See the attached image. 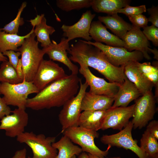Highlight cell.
I'll return each instance as SVG.
<instances>
[{
    "mask_svg": "<svg viewBox=\"0 0 158 158\" xmlns=\"http://www.w3.org/2000/svg\"><path fill=\"white\" fill-rule=\"evenodd\" d=\"M68 52L69 58L80 66L91 67L103 75L109 82L122 84L126 78L124 66L116 67L111 64L104 54L98 48L79 40L71 45Z\"/></svg>",
    "mask_w": 158,
    "mask_h": 158,
    "instance_id": "obj_1",
    "label": "cell"
},
{
    "mask_svg": "<svg viewBox=\"0 0 158 158\" xmlns=\"http://www.w3.org/2000/svg\"><path fill=\"white\" fill-rule=\"evenodd\" d=\"M81 79L77 74H71L51 83L28 99L26 107L39 110L62 106L78 93Z\"/></svg>",
    "mask_w": 158,
    "mask_h": 158,
    "instance_id": "obj_2",
    "label": "cell"
},
{
    "mask_svg": "<svg viewBox=\"0 0 158 158\" xmlns=\"http://www.w3.org/2000/svg\"><path fill=\"white\" fill-rule=\"evenodd\" d=\"M33 32L25 39L18 50L21 54L23 80L27 82H32L45 54L43 48L39 47Z\"/></svg>",
    "mask_w": 158,
    "mask_h": 158,
    "instance_id": "obj_3",
    "label": "cell"
},
{
    "mask_svg": "<svg viewBox=\"0 0 158 158\" xmlns=\"http://www.w3.org/2000/svg\"><path fill=\"white\" fill-rule=\"evenodd\" d=\"M56 139L55 137H46L32 132H25L16 137L18 142L25 144L32 150V157L28 158H56L57 150L52 146Z\"/></svg>",
    "mask_w": 158,
    "mask_h": 158,
    "instance_id": "obj_4",
    "label": "cell"
},
{
    "mask_svg": "<svg viewBox=\"0 0 158 158\" xmlns=\"http://www.w3.org/2000/svg\"><path fill=\"white\" fill-rule=\"evenodd\" d=\"M32 82L23 81L17 84L1 83L0 84V94L6 104L18 108L25 109L28 96L30 94L39 92Z\"/></svg>",
    "mask_w": 158,
    "mask_h": 158,
    "instance_id": "obj_5",
    "label": "cell"
},
{
    "mask_svg": "<svg viewBox=\"0 0 158 158\" xmlns=\"http://www.w3.org/2000/svg\"><path fill=\"white\" fill-rule=\"evenodd\" d=\"M63 133L68 137L72 142L79 145L83 152H87L98 157L104 158L106 157L111 147L108 145L105 151L101 150L96 146L94 142L95 139L99 136L98 133L79 126L69 128Z\"/></svg>",
    "mask_w": 158,
    "mask_h": 158,
    "instance_id": "obj_6",
    "label": "cell"
},
{
    "mask_svg": "<svg viewBox=\"0 0 158 158\" xmlns=\"http://www.w3.org/2000/svg\"><path fill=\"white\" fill-rule=\"evenodd\" d=\"M88 86L86 82L83 83L81 80L78 92L63 106L58 116L62 126L61 133L69 128L78 126V120L82 111L81 102Z\"/></svg>",
    "mask_w": 158,
    "mask_h": 158,
    "instance_id": "obj_7",
    "label": "cell"
},
{
    "mask_svg": "<svg viewBox=\"0 0 158 158\" xmlns=\"http://www.w3.org/2000/svg\"><path fill=\"white\" fill-rule=\"evenodd\" d=\"M156 102L152 91L147 92L136 99L131 121L134 129H141L153 119L156 112Z\"/></svg>",
    "mask_w": 158,
    "mask_h": 158,
    "instance_id": "obj_8",
    "label": "cell"
},
{
    "mask_svg": "<svg viewBox=\"0 0 158 158\" xmlns=\"http://www.w3.org/2000/svg\"><path fill=\"white\" fill-rule=\"evenodd\" d=\"M133 125L131 121L123 129L116 134L103 135L100 138L103 144L108 146L122 147L129 150L136 154L139 158H148L145 152L137 144L136 140L133 139L132 130Z\"/></svg>",
    "mask_w": 158,
    "mask_h": 158,
    "instance_id": "obj_9",
    "label": "cell"
},
{
    "mask_svg": "<svg viewBox=\"0 0 158 158\" xmlns=\"http://www.w3.org/2000/svg\"><path fill=\"white\" fill-rule=\"evenodd\" d=\"M83 41L99 49L105 55L109 62L116 67L124 65L131 61L139 62L144 58L142 54L139 51H129L124 47L111 46L101 43Z\"/></svg>",
    "mask_w": 158,
    "mask_h": 158,
    "instance_id": "obj_10",
    "label": "cell"
},
{
    "mask_svg": "<svg viewBox=\"0 0 158 158\" xmlns=\"http://www.w3.org/2000/svg\"><path fill=\"white\" fill-rule=\"evenodd\" d=\"M67 75L63 68L51 60L43 59L32 81L39 91L49 84Z\"/></svg>",
    "mask_w": 158,
    "mask_h": 158,
    "instance_id": "obj_11",
    "label": "cell"
},
{
    "mask_svg": "<svg viewBox=\"0 0 158 158\" xmlns=\"http://www.w3.org/2000/svg\"><path fill=\"white\" fill-rule=\"evenodd\" d=\"M78 71L85 80L90 87V92L114 98L121 85L116 83L108 82L104 79L94 75L89 67L80 66Z\"/></svg>",
    "mask_w": 158,
    "mask_h": 158,
    "instance_id": "obj_12",
    "label": "cell"
},
{
    "mask_svg": "<svg viewBox=\"0 0 158 158\" xmlns=\"http://www.w3.org/2000/svg\"><path fill=\"white\" fill-rule=\"evenodd\" d=\"M12 114L4 116L0 121V130H4L5 135L11 138L17 137L25 132L28 121V116L25 109L16 108Z\"/></svg>",
    "mask_w": 158,
    "mask_h": 158,
    "instance_id": "obj_13",
    "label": "cell"
},
{
    "mask_svg": "<svg viewBox=\"0 0 158 158\" xmlns=\"http://www.w3.org/2000/svg\"><path fill=\"white\" fill-rule=\"evenodd\" d=\"M135 104L126 107H111L106 111L101 129L109 128L120 131L128 124L129 119L133 116Z\"/></svg>",
    "mask_w": 158,
    "mask_h": 158,
    "instance_id": "obj_14",
    "label": "cell"
},
{
    "mask_svg": "<svg viewBox=\"0 0 158 158\" xmlns=\"http://www.w3.org/2000/svg\"><path fill=\"white\" fill-rule=\"evenodd\" d=\"M90 10L83 13L80 18L76 23L71 25H63L61 27L63 36L67 37L69 42L76 38H81L86 41H90L92 38L89 34L91 24L95 17Z\"/></svg>",
    "mask_w": 158,
    "mask_h": 158,
    "instance_id": "obj_15",
    "label": "cell"
},
{
    "mask_svg": "<svg viewBox=\"0 0 158 158\" xmlns=\"http://www.w3.org/2000/svg\"><path fill=\"white\" fill-rule=\"evenodd\" d=\"M69 42L67 38L63 37L59 43L52 40L49 46L43 48L50 60L61 63L68 67L72 74H77L79 70L78 67L72 62L68 56L67 51L70 47Z\"/></svg>",
    "mask_w": 158,
    "mask_h": 158,
    "instance_id": "obj_16",
    "label": "cell"
},
{
    "mask_svg": "<svg viewBox=\"0 0 158 158\" xmlns=\"http://www.w3.org/2000/svg\"><path fill=\"white\" fill-rule=\"evenodd\" d=\"M122 40L125 42L126 45V48L128 51H132L135 50L140 51L146 59H151L148 54L150 42L140 28L132 25V28Z\"/></svg>",
    "mask_w": 158,
    "mask_h": 158,
    "instance_id": "obj_17",
    "label": "cell"
},
{
    "mask_svg": "<svg viewBox=\"0 0 158 158\" xmlns=\"http://www.w3.org/2000/svg\"><path fill=\"white\" fill-rule=\"evenodd\" d=\"M89 34L95 42H103L109 46L126 47V44L123 40L109 32L105 26L99 20L92 22Z\"/></svg>",
    "mask_w": 158,
    "mask_h": 158,
    "instance_id": "obj_18",
    "label": "cell"
},
{
    "mask_svg": "<svg viewBox=\"0 0 158 158\" xmlns=\"http://www.w3.org/2000/svg\"><path fill=\"white\" fill-rule=\"evenodd\" d=\"M137 62L131 61L126 64L124 73L126 78L135 85L142 95L152 91L154 85L139 70Z\"/></svg>",
    "mask_w": 158,
    "mask_h": 158,
    "instance_id": "obj_19",
    "label": "cell"
},
{
    "mask_svg": "<svg viewBox=\"0 0 158 158\" xmlns=\"http://www.w3.org/2000/svg\"><path fill=\"white\" fill-rule=\"evenodd\" d=\"M142 94L135 85L126 78L121 85L114 97L111 107H126L132 101L136 100Z\"/></svg>",
    "mask_w": 158,
    "mask_h": 158,
    "instance_id": "obj_20",
    "label": "cell"
},
{
    "mask_svg": "<svg viewBox=\"0 0 158 158\" xmlns=\"http://www.w3.org/2000/svg\"><path fill=\"white\" fill-rule=\"evenodd\" d=\"M32 28L37 38V41L41 44L43 48L49 46L51 43L49 35L55 31L54 28L47 24V20L44 14L37 15L34 19L29 21Z\"/></svg>",
    "mask_w": 158,
    "mask_h": 158,
    "instance_id": "obj_21",
    "label": "cell"
},
{
    "mask_svg": "<svg viewBox=\"0 0 158 158\" xmlns=\"http://www.w3.org/2000/svg\"><path fill=\"white\" fill-rule=\"evenodd\" d=\"M114 101V98L86 92L82 100L81 110L106 111L111 107Z\"/></svg>",
    "mask_w": 158,
    "mask_h": 158,
    "instance_id": "obj_22",
    "label": "cell"
},
{
    "mask_svg": "<svg viewBox=\"0 0 158 158\" xmlns=\"http://www.w3.org/2000/svg\"><path fill=\"white\" fill-rule=\"evenodd\" d=\"M98 20L104 23L114 35L122 39L132 28V25L126 22L117 13L106 16H99Z\"/></svg>",
    "mask_w": 158,
    "mask_h": 158,
    "instance_id": "obj_23",
    "label": "cell"
},
{
    "mask_svg": "<svg viewBox=\"0 0 158 158\" xmlns=\"http://www.w3.org/2000/svg\"><path fill=\"white\" fill-rule=\"evenodd\" d=\"M106 112L103 110L84 111L79 117L78 126L97 131L101 129Z\"/></svg>",
    "mask_w": 158,
    "mask_h": 158,
    "instance_id": "obj_24",
    "label": "cell"
},
{
    "mask_svg": "<svg viewBox=\"0 0 158 158\" xmlns=\"http://www.w3.org/2000/svg\"><path fill=\"white\" fill-rule=\"evenodd\" d=\"M129 0H92L91 7L98 13H104L111 15L117 13V11L129 5Z\"/></svg>",
    "mask_w": 158,
    "mask_h": 158,
    "instance_id": "obj_25",
    "label": "cell"
},
{
    "mask_svg": "<svg viewBox=\"0 0 158 158\" xmlns=\"http://www.w3.org/2000/svg\"><path fill=\"white\" fill-rule=\"evenodd\" d=\"M34 28L26 35L21 36L17 34H10L2 30L0 31V52L9 50L18 51L24 40L34 32Z\"/></svg>",
    "mask_w": 158,
    "mask_h": 158,
    "instance_id": "obj_26",
    "label": "cell"
},
{
    "mask_svg": "<svg viewBox=\"0 0 158 158\" xmlns=\"http://www.w3.org/2000/svg\"><path fill=\"white\" fill-rule=\"evenodd\" d=\"M52 146L58 150L56 158H71L74 155L79 156L83 150L80 147L74 145L67 136L63 135Z\"/></svg>",
    "mask_w": 158,
    "mask_h": 158,
    "instance_id": "obj_27",
    "label": "cell"
},
{
    "mask_svg": "<svg viewBox=\"0 0 158 158\" xmlns=\"http://www.w3.org/2000/svg\"><path fill=\"white\" fill-rule=\"evenodd\" d=\"M157 140L146 129L140 140V147L148 158H158Z\"/></svg>",
    "mask_w": 158,
    "mask_h": 158,
    "instance_id": "obj_28",
    "label": "cell"
},
{
    "mask_svg": "<svg viewBox=\"0 0 158 158\" xmlns=\"http://www.w3.org/2000/svg\"><path fill=\"white\" fill-rule=\"evenodd\" d=\"M15 69L8 60L2 62L0 67V82L12 84L22 82Z\"/></svg>",
    "mask_w": 158,
    "mask_h": 158,
    "instance_id": "obj_29",
    "label": "cell"
},
{
    "mask_svg": "<svg viewBox=\"0 0 158 158\" xmlns=\"http://www.w3.org/2000/svg\"><path fill=\"white\" fill-rule=\"evenodd\" d=\"M92 0H57L56 5L61 10L68 12L91 7Z\"/></svg>",
    "mask_w": 158,
    "mask_h": 158,
    "instance_id": "obj_30",
    "label": "cell"
},
{
    "mask_svg": "<svg viewBox=\"0 0 158 158\" xmlns=\"http://www.w3.org/2000/svg\"><path fill=\"white\" fill-rule=\"evenodd\" d=\"M27 4V3L25 1L22 3L18 10L16 17L12 21L5 25L3 28H2V30L10 34H17L20 26L24 23L23 18L21 17V15Z\"/></svg>",
    "mask_w": 158,
    "mask_h": 158,
    "instance_id": "obj_31",
    "label": "cell"
},
{
    "mask_svg": "<svg viewBox=\"0 0 158 158\" xmlns=\"http://www.w3.org/2000/svg\"><path fill=\"white\" fill-rule=\"evenodd\" d=\"M143 33L148 40L151 41L155 46H158V28L152 25L144 28Z\"/></svg>",
    "mask_w": 158,
    "mask_h": 158,
    "instance_id": "obj_32",
    "label": "cell"
},
{
    "mask_svg": "<svg viewBox=\"0 0 158 158\" xmlns=\"http://www.w3.org/2000/svg\"><path fill=\"white\" fill-rule=\"evenodd\" d=\"M146 11L145 5H142L137 6H132L127 5L125 7L118 10L117 13H123L126 15L130 16L142 14Z\"/></svg>",
    "mask_w": 158,
    "mask_h": 158,
    "instance_id": "obj_33",
    "label": "cell"
},
{
    "mask_svg": "<svg viewBox=\"0 0 158 158\" xmlns=\"http://www.w3.org/2000/svg\"><path fill=\"white\" fill-rule=\"evenodd\" d=\"M128 18L132 23V25L140 28H144L147 25L148 18L142 14L130 16Z\"/></svg>",
    "mask_w": 158,
    "mask_h": 158,
    "instance_id": "obj_34",
    "label": "cell"
},
{
    "mask_svg": "<svg viewBox=\"0 0 158 158\" xmlns=\"http://www.w3.org/2000/svg\"><path fill=\"white\" fill-rule=\"evenodd\" d=\"M137 63L139 70L144 75L158 71V66L152 65L150 62L141 63L137 61Z\"/></svg>",
    "mask_w": 158,
    "mask_h": 158,
    "instance_id": "obj_35",
    "label": "cell"
},
{
    "mask_svg": "<svg viewBox=\"0 0 158 158\" xmlns=\"http://www.w3.org/2000/svg\"><path fill=\"white\" fill-rule=\"evenodd\" d=\"M2 53L4 56L8 57V61L16 70L19 60V57L21 55L20 52L18 51L9 50Z\"/></svg>",
    "mask_w": 158,
    "mask_h": 158,
    "instance_id": "obj_36",
    "label": "cell"
},
{
    "mask_svg": "<svg viewBox=\"0 0 158 158\" xmlns=\"http://www.w3.org/2000/svg\"><path fill=\"white\" fill-rule=\"evenodd\" d=\"M150 16L148 18V22H150L152 25L158 28V6H152L147 9Z\"/></svg>",
    "mask_w": 158,
    "mask_h": 158,
    "instance_id": "obj_37",
    "label": "cell"
},
{
    "mask_svg": "<svg viewBox=\"0 0 158 158\" xmlns=\"http://www.w3.org/2000/svg\"><path fill=\"white\" fill-rule=\"evenodd\" d=\"M12 111L10 108L5 103L3 98L0 97V119L10 114Z\"/></svg>",
    "mask_w": 158,
    "mask_h": 158,
    "instance_id": "obj_38",
    "label": "cell"
},
{
    "mask_svg": "<svg viewBox=\"0 0 158 158\" xmlns=\"http://www.w3.org/2000/svg\"><path fill=\"white\" fill-rule=\"evenodd\" d=\"M147 130L150 133L158 140V121L157 120H153L148 124Z\"/></svg>",
    "mask_w": 158,
    "mask_h": 158,
    "instance_id": "obj_39",
    "label": "cell"
},
{
    "mask_svg": "<svg viewBox=\"0 0 158 158\" xmlns=\"http://www.w3.org/2000/svg\"><path fill=\"white\" fill-rule=\"evenodd\" d=\"M27 150L25 148L16 151L12 158H26Z\"/></svg>",
    "mask_w": 158,
    "mask_h": 158,
    "instance_id": "obj_40",
    "label": "cell"
},
{
    "mask_svg": "<svg viewBox=\"0 0 158 158\" xmlns=\"http://www.w3.org/2000/svg\"><path fill=\"white\" fill-rule=\"evenodd\" d=\"M16 70L19 78L23 81V76L20 59H19Z\"/></svg>",
    "mask_w": 158,
    "mask_h": 158,
    "instance_id": "obj_41",
    "label": "cell"
},
{
    "mask_svg": "<svg viewBox=\"0 0 158 158\" xmlns=\"http://www.w3.org/2000/svg\"><path fill=\"white\" fill-rule=\"evenodd\" d=\"M149 52H150L153 54L154 55V58L157 60H158V50L154 48L151 49L149 47L148 49Z\"/></svg>",
    "mask_w": 158,
    "mask_h": 158,
    "instance_id": "obj_42",
    "label": "cell"
},
{
    "mask_svg": "<svg viewBox=\"0 0 158 158\" xmlns=\"http://www.w3.org/2000/svg\"><path fill=\"white\" fill-rule=\"evenodd\" d=\"M2 30V28H0V31ZM8 60L7 57L4 55L3 54L0 52V62H3Z\"/></svg>",
    "mask_w": 158,
    "mask_h": 158,
    "instance_id": "obj_43",
    "label": "cell"
},
{
    "mask_svg": "<svg viewBox=\"0 0 158 158\" xmlns=\"http://www.w3.org/2000/svg\"><path fill=\"white\" fill-rule=\"evenodd\" d=\"M78 158H89L88 154L85 152H82L78 156Z\"/></svg>",
    "mask_w": 158,
    "mask_h": 158,
    "instance_id": "obj_44",
    "label": "cell"
},
{
    "mask_svg": "<svg viewBox=\"0 0 158 158\" xmlns=\"http://www.w3.org/2000/svg\"><path fill=\"white\" fill-rule=\"evenodd\" d=\"M88 155L89 158H101V157H98L92 155L90 154H88ZM121 158V157H111V158Z\"/></svg>",
    "mask_w": 158,
    "mask_h": 158,
    "instance_id": "obj_45",
    "label": "cell"
},
{
    "mask_svg": "<svg viewBox=\"0 0 158 158\" xmlns=\"http://www.w3.org/2000/svg\"><path fill=\"white\" fill-rule=\"evenodd\" d=\"M71 158H76V155H74V156H73Z\"/></svg>",
    "mask_w": 158,
    "mask_h": 158,
    "instance_id": "obj_46",
    "label": "cell"
},
{
    "mask_svg": "<svg viewBox=\"0 0 158 158\" xmlns=\"http://www.w3.org/2000/svg\"><path fill=\"white\" fill-rule=\"evenodd\" d=\"M0 84H1V83L0 82Z\"/></svg>",
    "mask_w": 158,
    "mask_h": 158,
    "instance_id": "obj_47",
    "label": "cell"
}]
</instances>
